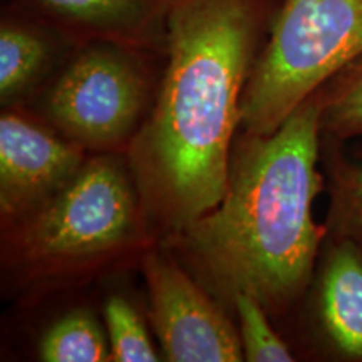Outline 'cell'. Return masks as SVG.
I'll list each match as a JSON object with an SVG mask.
<instances>
[{
  "label": "cell",
  "instance_id": "3",
  "mask_svg": "<svg viewBox=\"0 0 362 362\" xmlns=\"http://www.w3.org/2000/svg\"><path fill=\"white\" fill-rule=\"evenodd\" d=\"M362 59V0H282L240 103L245 134L277 131Z\"/></svg>",
  "mask_w": 362,
  "mask_h": 362
},
{
  "label": "cell",
  "instance_id": "12",
  "mask_svg": "<svg viewBox=\"0 0 362 362\" xmlns=\"http://www.w3.org/2000/svg\"><path fill=\"white\" fill-rule=\"evenodd\" d=\"M47 362H101L111 359L110 341L98 320L86 310H72L56 320L39 346Z\"/></svg>",
  "mask_w": 362,
  "mask_h": 362
},
{
  "label": "cell",
  "instance_id": "15",
  "mask_svg": "<svg viewBox=\"0 0 362 362\" xmlns=\"http://www.w3.org/2000/svg\"><path fill=\"white\" fill-rule=\"evenodd\" d=\"M111 359L116 362H153L156 351L143 320L131 302L119 296L107 298L104 305Z\"/></svg>",
  "mask_w": 362,
  "mask_h": 362
},
{
  "label": "cell",
  "instance_id": "10",
  "mask_svg": "<svg viewBox=\"0 0 362 362\" xmlns=\"http://www.w3.org/2000/svg\"><path fill=\"white\" fill-rule=\"evenodd\" d=\"M72 42L81 40L24 7L7 12L0 24L2 101L19 96L37 83Z\"/></svg>",
  "mask_w": 362,
  "mask_h": 362
},
{
  "label": "cell",
  "instance_id": "8",
  "mask_svg": "<svg viewBox=\"0 0 362 362\" xmlns=\"http://www.w3.org/2000/svg\"><path fill=\"white\" fill-rule=\"evenodd\" d=\"M83 146L24 117L0 119V208L4 218H22L47 202L84 165Z\"/></svg>",
  "mask_w": 362,
  "mask_h": 362
},
{
  "label": "cell",
  "instance_id": "2",
  "mask_svg": "<svg viewBox=\"0 0 362 362\" xmlns=\"http://www.w3.org/2000/svg\"><path fill=\"white\" fill-rule=\"evenodd\" d=\"M320 115L317 93L272 134H247L232 155L223 200L176 233L218 296L250 293L274 317L304 297L327 238L312 215L325 189Z\"/></svg>",
  "mask_w": 362,
  "mask_h": 362
},
{
  "label": "cell",
  "instance_id": "6",
  "mask_svg": "<svg viewBox=\"0 0 362 362\" xmlns=\"http://www.w3.org/2000/svg\"><path fill=\"white\" fill-rule=\"evenodd\" d=\"M151 320L163 354L171 362H240L243 347L240 334L175 262L148 253L143 260Z\"/></svg>",
  "mask_w": 362,
  "mask_h": 362
},
{
  "label": "cell",
  "instance_id": "14",
  "mask_svg": "<svg viewBox=\"0 0 362 362\" xmlns=\"http://www.w3.org/2000/svg\"><path fill=\"white\" fill-rule=\"evenodd\" d=\"M240 324L243 357L250 362H292L293 352L272 327L269 312L250 293L232 298Z\"/></svg>",
  "mask_w": 362,
  "mask_h": 362
},
{
  "label": "cell",
  "instance_id": "5",
  "mask_svg": "<svg viewBox=\"0 0 362 362\" xmlns=\"http://www.w3.org/2000/svg\"><path fill=\"white\" fill-rule=\"evenodd\" d=\"M144 45L90 39L76 49L45 96L51 121L83 148L111 149L138 126L148 93Z\"/></svg>",
  "mask_w": 362,
  "mask_h": 362
},
{
  "label": "cell",
  "instance_id": "7",
  "mask_svg": "<svg viewBox=\"0 0 362 362\" xmlns=\"http://www.w3.org/2000/svg\"><path fill=\"white\" fill-rule=\"evenodd\" d=\"M298 305L307 354L362 362V248L346 238H325Z\"/></svg>",
  "mask_w": 362,
  "mask_h": 362
},
{
  "label": "cell",
  "instance_id": "1",
  "mask_svg": "<svg viewBox=\"0 0 362 362\" xmlns=\"http://www.w3.org/2000/svg\"><path fill=\"white\" fill-rule=\"evenodd\" d=\"M277 11L272 0H171L156 106L129 163L144 211L178 233L223 200L248 76Z\"/></svg>",
  "mask_w": 362,
  "mask_h": 362
},
{
  "label": "cell",
  "instance_id": "4",
  "mask_svg": "<svg viewBox=\"0 0 362 362\" xmlns=\"http://www.w3.org/2000/svg\"><path fill=\"white\" fill-rule=\"evenodd\" d=\"M119 161H86L69 183L19 218L11 253L34 275L51 277L115 257L139 232L141 210Z\"/></svg>",
  "mask_w": 362,
  "mask_h": 362
},
{
  "label": "cell",
  "instance_id": "13",
  "mask_svg": "<svg viewBox=\"0 0 362 362\" xmlns=\"http://www.w3.org/2000/svg\"><path fill=\"white\" fill-rule=\"evenodd\" d=\"M324 138L346 141L362 138V59L319 90Z\"/></svg>",
  "mask_w": 362,
  "mask_h": 362
},
{
  "label": "cell",
  "instance_id": "16",
  "mask_svg": "<svg viewBox=\"0 0 362 362\" xmlns=\"http://www.w3.org/2000/svg\"><path fill=\"white\" fill-rule=\"evenodd\" d=\"M272 2H274V4H275V6H277V8H279V6H280V4H282V0H272Z\"/></svg>",
  "mask_w": 362,
  "mask_h": 362
},
{
  "label": "cell",
  "instance_id": "11",
  "mask_svg": "<svg viewBox=\"0 0 362 362\" xmlns=\"http://www.w3.org/2000/svg\"><path fill=\"white\" fill-rule=\"evenodd\" d=\"M324 155L327 237L351 240L362 248V160H347L336 149H327Z\"/></svg>",
  "mask_w": 362,
  "mask_h": 362
},
{
  "label": "cell",
  "instance_id": "9",
  "mask_svg": "<svg viewBox=\"0 0 362 362\" xmlns=\"http://www.w3.org/2000/svg\"><path fill=\"white\" fill-rule=\"evenodd\" d=\"M19 7L37 13L79 39H112L148 45L165 39L171 0H19Z\"/></svg>",
  "mask_w": 362,
  "mask_h": 362
}]
</instances>
